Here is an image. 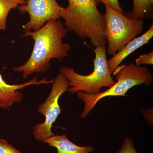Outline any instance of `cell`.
Returning a JSON list of instances; mask_svg holds the SVG:
<instances>
[{
	"label": "cell",
	"mask_w": 153,
	"mask_h": 153,
	"mask_svg": "<svg viewBox=\"0 0 153 153\" xmlns=\"http://www.w3.org/2000/svg\"><path fill=\"white\" fill-rule=\"evenodd\" d=\"M68 31L62 22L55 20H49L36 31H25L23 37L31 36L35 42L33 52L25 64L14 68V70L22 72L23 78L26 79L31 74L49 70L51 59L62 61L71 49L70 44L63 42Z\"/></svg>",
	"instance_id": "6da1fadb"
},
{
	"label": "cell",
	"mask_w": 153,
	"mask_h": 153,
	"mask_svg": "<svg viewBox=\"0 0 153 153\" xmlns=\"http://www.w3.org/2000/svg\"><path fill=\"white\" fill-rule=\"evenodd\" d=\"M61 18L68 31H73L82 38H88L94 47H104L107 44L104 32V15L99 11L96 0H68Z\"/></svg>",
	"instance_id": "7a4b0ae2"
},
{
	"label": "cell",
	"mask_w": 153,
	"mask_h": 153,
	"mask_svg": "<svg viewBox=\"0 0 153 153\" xmlns=\"http://www.w3.org/2000/svg\"><path fill=\"white\" fill-rule=\"evenodd\" d=\"M112 74L116 83L103 92L94 95L81 91L76 92L78 98L84 102L81 118L86 117L100 100L107 97L126 96V93L134 86L141 84L149 86L153 82L152 75L149 68L135 63L119 65Z\"/></svg>",
	"instance_id": "3957f363"
},
{
	"label": "cell",
	"mask_w": 153,
	"mask_h": 153,
	"mask_svg": "<svg viewBox=\"0 0 153 153\" xmlns=\"http://www.w3.org/2000/svg\"><path fill=\"white\" fill-rule=\"evenodd\" d=\"M94 52V69L91 74L82 75L71 67L62 66L60 68V73L68 80L69 93L81 91L90 95L97 94L101 92L102 88H109L116 83L108 68L106 47H96Z\"/></svg>",
	"instance_id": "277c9868"
},
{
	"label": "cell",
	"mask_w": 153,
	"mask_h": 153,
	"mask_svg": "<svg viewBox=\"0 0 153 153\" xmlns=\"http://www.w3.org/2000/svg\"><path fill=\"white\" fill-rule=\"evenodd\" d=\"M104 15L108 54L114 56L143 32V21L131 19L107 5Z\"/></svg>",
	"instance_id": "5b68a950"
},
{
	"label": "cell",
	"mask_w": 153,
	"mask_h": 153,
	"mask_svg": "<svg viewBox=\"0 0 153 153\" xmlns=\"http://www.w3.org/2000/svg\"><path fill=\"white\" fill-rule=\"evenodd\" d=\"M68 80L60 72L54 79L49 96L38 107V112L44 115L45 120L44 123L38 124L33 128V133L37 140L44 142L55 135L52 131V128L61 112L58 100L60 97L68 91Z\"/></svg>",
	"instance_id": "8992f818"
},
{
	"label": "cell",
	"mask_w": 153,
	"mask_h": 153,
	"mask_svg": "<svg viewBox=\"0 0 153 153\" xmlns=\"http://www.w3.org/2000/svg\"><path fill=\"white\" fill-rule=\"evenodd\" d=\"M18 7L21 13H28L30 17L23 26L25 32L36 31L49 20H59L64 9L56 0H28L26 4Z\"/></svg>",
	"instance_id": "52a82bcc"
},
{
	"label": "cell",
	"mask_w": 153,
	"mask_h": 153,
	"mask_svg": "<svg viewBox=\"0 0 153 153\" xmlns=\"http://www.w3.org/2000/svg\"><path fill=\"white\" fill-rule=\"evenodd\" d=\"M54 79L48 80L47 78H44L38 81L37 78L35 77L29 82L23 84L10 85L4 80L0 73V107L9 110L15 102L20 103L23 100L24 95L19 90L30 85L53 83Z\"/></svg>",
	"instance_id": "ba28073f"
},
{
	"label": "cell",
	"mask_w": 153,
	"mask_h": 153,
	"mask_svg": "<svg viewBox=\"0 0 153 153\" xmlns=\"http://www.w3.org/2000/svg\"><path fill=\"white\" fill-rule=\"evenodd\" d=\"M153 36V25L141 36L134 38L128 42L119 52L109 60H107L108 65L111 73L113 72L128 56L143 45L148 44Z\"/></svg>",
	"instance_id": "9c48e42d"
},
{
	"label": "cell",
	"mask_w": 153,
	"mask_h": 153,
	"mask_svg": "<svg viewBox=\"0 0 153 153\" xmlns=\"http://www.w3.org/2000/svg\"><path fill=\"white\" fill-rule=\"evenodd\" d=\"M52 147L56 148L57 153H90L93 152L91 146H79L71 142L66 134L61 135L53 136L45 140Z\"/></svg>",
	"instance_id": "30bf717a"
},
{
	"label": "cell",
	"mask_w": 153,
	"mask_h": 153,
	"mask_svg": "<svg viewBox=\"0 0 153 153\" xmlns=\"http://www.w3.org/2000/svg\"><path fill=\"white\" fill-rule=\"evenodd\" d=\"M133 10L127 14L129 18L144 21L153 17V0H133Z\"/></svg>",
	"instance_id": "8fae6325"
},
{
	"label": "cell",
	"mask_w": 153,
	"mask_h": 153,
	"mask_svg": "<svg viewBox=\"0 0 153 153\" xmlns=\"http://www.w3.org/2000/svg\"><path fill=\"white\" fill-rule=\"evenodd\" d=\"M19 4L14 0H0V30L6 28L7 18L10 11L16 8Z\"/></svg>",
	"instance_id": "7c38bea8"
},
{
	"label": "cell",
	"mask_w": 153,
	"mask_h": 153,
	"mask_svg": "<svg viewBox=\"0 0 153 153\" xmlns=\"http://www.w3.org/2000/svg\"><path fill=\"white\" fill-rule=\"evenodd\" d=\"M116 153H138L134 144L133 141L130 137L125 138L121 147Z\"/></svg>",
	"instance_id": "4fadbf2b"
},
{
	"label": "cell",
	"mask_w": 153,
	"mask_h": 153,
	"mask_svg": "<svg viewBox=\"0 0 153 153\" xmlns=\"http://www.w3.org/2000/svg\"><path fill=\"white\" fill-rule=\"evenodd\" d=\"M137 66H142L144 64L153 65V52L141 55L135 60V63Z\"/></svg>",
	"instance_id": "5bb4252c"
},
{
	"label": "cell",
	"mask_w": 153,
	"mask_h": 153,
	"mask_svg": "<svg viewBox=\"0 0 153 153\" xmlns=\"http://www.w3.org/2000/svg\"><path fill=\"white\" fill-rule=\"evenodd\" d=\"M0 153H22L5 140L0 139Z\"/></svg>",
	"instance_id": "9a60e30c"
},
{
	"label": "cell",
	"mask_w": 153,
	"mask_h": 153,
	"mask_svg": "<svg viewBox=\"0 0 153 153\" xmlns=\"http://www.w3.org/2000/svg\"><path fill=\"white\" fill-rule=\"evenodd\" d=\"M98 2L104 4L105 5H107L113 9L114 10L121 13H124V11L118 0H96Z\"/></svg>",
	"instance_id": "2e32d148"
},
{
	"label": "cell",
	"mask_w": 153,
	"mask_h": 153,
	"mask_svg": "<svg viewBox=\"0 0 153 153\" xmlns=\"http://www.w3.org/2000/svg\"><path fill=\"white\" fill-rule=\"evenodd\" d=\"M19 4V6L25 5L26 4V0H14Z\"/></svg>",
	"instance_id": "e0dca14e"
}]
</instances>
